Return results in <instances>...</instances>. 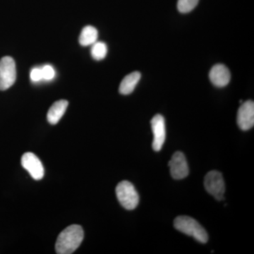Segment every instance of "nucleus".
<instances>
[{"label":"nucleus","instance_id":"nucleus-1","mask_svg":"<svg viewBox=\"0 0 254 254\" xmlns=\"http://www.w3.org/2000/svg\"><path fill=\"white\" fill-rule=\"evenodd\" d=\"M84 232L78 225H70L65 228L57 240L55 250L58 254H71L73 253L83 242Z\"/></svg>","mask_w":254,"mask_h":254},{"label":"nucleus","instance_id":"nucleus-2","mask_svg":"<svg viewBox=\"0 0 254 254\" xmlns=\"http://www.w3.org/2000/svg\"><path fill=\"white\" fill-rule=\"evenodd\" d=\"M174 227L178 231L193 237L200 243L205 244L208 240V234L194 219L189 216H179L174 221Z\"/></svg>","mask_w":254,"mask_h":254},{"label":"nucleus","instance_id":"nucleus-3","mask_svg":"<svg viewBox=\"0 0 254 254\" xmlns=\"http://www.w3.org/2000/svg\"><path fill=\"white\" fill-rule=\"evenodd\" d=\"M116 195L119 202L127 210L136 208L139 202V195L134 186L128 181H123L116 187Z\"/></svg>","mask_w":254,"mask_h":254},{"label":"nucleus","instance_id":"nucleus-4","mask_svg":"<svg viewBox=\"0 0 254 254\" xmlns=\"http://www.w3.org/2000/svg\"><path fill=\"white\" fill-rule=\"evenodd\" d=\"M16 79V64L11 57L0 60V91H6L12 86Z\"/></svg>","mask_w":254,"mask_h":254},{"label":"nucleus","instance_id":"nucleus-5","mask_svg":"<svg viewBox=\"0 0 254 254\" xmlns=\"http://www.w3.org/2000/svg\"><path fill=\"white\" fill-rule=\"evenodd\" d=\"M204 187L208 193L213 195L217 200L224 198L225 191V185L223 177L220 172L210 171L205 175Z\"/></svg>","mask_w":254,"mask_h":254},{"label":"nucleus","instance_id":"nucleus-6","mask_svg":"<svg viewBox=\"0 0 254 254\" xmlns=\"http://www.w3.org/2000/svg\"><path fill=\"white\" fill-rule=\"evenodd\" d=\"M152 131L153 133V149L155 151H160L163 148L166 138V127L165 120L163 115H156L150 122Z\"/></svg>","mask_w":254,"mask_h":254},{"label":"nucleus","instance_id":"nucleus-7","mask_svg":"<svg viewBox=\"0 0 254 254\" xmlns=\"http://www.w3.org/2000/svg\"><path fill=\"white\" fill-rule=\"evenodd\" d=\"M170 173L175 180H182L186 178L190 173L188 163L185 154L177 151L174 153L171 160L168 163Z\"/></svg>","mask_w":254,"mask_h":254},{"label":"nucleus","instance_id":"nucleus-8","mask_svg":"<svg viewBox=\"0 0 254 254\" xmlns=\"http://www.w3.org/2000/svg\"><path fill=\"white\" fill-rule=\"evenodd\" d=\"M21 165L34 180H41L44 177L45 170L43 164L34 153H24L21 158Z\"/></svg>","mask_w":254,"mask_h":254},{"label":"nucleus","instance_id":"nucleus-9","mask_svg":"<svg viewBox=\"0 0 254 254\" xmlns=\"http://www.w3.org/2000/svg\"><path fill=\"white\" fill-rule=\"evenodd\" d=\"M237 124L241 129L247 131L254 125V103L248 100L241 105L237 113Z\"/></svg>","mask_w":254,"mask_h":254},{"label":"nucleus","instance_id":"nucleus-10","mask_svg":"<svg viewBox=\"0 0 254 254\" xmlns=\"http://www.w3.org/2000/svg\"><path fill=\"white\" fill-rule=\"evenodd\" d=\"M209 78L214 86L221 88L226 86L230 83L231 75L226 66L222 64H218L210 69Z\"/></svg>","mask_w":254,"mask_h":254},{"label":"nucleus","instance_id":"nucleus-11","mask_svg":"<svg viewBox=\"0 0 254 254\" xmlns=\"http://www.w3.org/2000/svg\"><path fill=\"white\" fill-rule=\"evenodd\" d=\"M68 103L67 100H60L55 102L54 104L50 107L47 115V120L52 125H57L63 118L67 108Z\"/></svg>","mask_w":254,"mask_h":254},{"label":"nucleus","instance_id":"nucleus-12","mask_svg":"<svg viewBox=\"0 0 254 254\" xmlns=\"http://www.w3.org/2000/svg\"><path fill=\"white\" fill-rule=\"evenodd\" d=\"M141 74L138 71H134L127 75L120 83L119 91L121 94H131L134 91L136 85L141 79Z\"/></svg>","mask_w":254,"mask_h":254},{"label":"nucleus","instance_id":"nucleus-13","mask_svg":"<svg viewBox=\"0 0 254 254\" xmlns=\"http://www.w3.org/2000/svg\"><path fill=\"white\" fill-rule=\"evenodd\" d=\"M98 30L93 26H87L82 30L78 41L82 46H89L98 41Z\"/></svg>","mask_w":254,"mask_h":254},{"label":"nucleus","instance_id":"nucleus-14","mask_svg":"<svg viewBox=\"0 0 254 254\" xmlns=\"http://www.w3.org/2000/svg\"><path fill=\"white\" fill-rule=\"evenodd\" d=\"M91 52L93 59L99 61L104 59L108 54V47L103 42L96 41L92 45Z\"/></svg>","mask_w":254,"mask_h":254},{"label":"nucleus","instance_id":"nucleus-15","mask_svg":"<svg viewBox=\"0 0 254 254\" xmlns=\"http://www.w3.org/2000/svg\"><path fill=\"white\" fill-rule=\"evenodd\" d=\"M199 0H178L177 9L181 13H189L194 9Z\"/></svg>","mask_w":254,"mask_h":254},{"label":"nucleus","instance_id":"nucleus-16","mask_svg":"<svg viewBox=\"0 0 254 254\" xmlns=\"http://www.w3.org/2000/svg\"><path fill=\"white\" fill-rule=\"evenodd\" d=\"M42 75H43V79L49 80L53 79L55 76V71L53 66L50 65H46L41 68Z\"/></svg>","mask_w":254,"mask_h":254},{"label":"nucleus","instance_id":"nucleus-17","mask_svg":"<svg viewBox=\"0 0 254 254\" xmlns=\"http://www.w3.org/2000/svg\"><path fill=\"white\" fill-rule=\"evenodd\" d=\"M30 77L32 81L38 82L43 79V75H42L41 68H34L31 70Z\"/></svg>","mask_w":254,"mask_h":254}]
</instances>
